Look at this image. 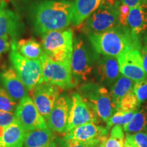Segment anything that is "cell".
<instances>
[{"instance_id":"21","label":"cell","mask_w":147,"mask_h":147,"mask_svg":"<svg viewBox=\"0 0 147 147\" xmlns=\"http://www.w3.org/2000/svg\"><path fill=\"white\" fill-rule=\"evenodd\" d=\"M104 0H75L74 3L72 23L78 26L95 12Z\"/></svg>"},{"instance_id":"29","label":"cell","mask_w":147,"mask_h":147,"mask_svg":"<svg viewBox=\"0 0 147 147\" xmlns=\"http://www.w3.org/2000/svg\"><path fill=\"white\" fill-rule=\"evenodd\" d=\"M125 140L134 147H147V133L143 131L127 133Z\"/></svg>"},{"instance_id":"37","label":"cell","mask_w":147,"mask_h":147,"mask_svg":"<svg viewBox=\"0 0 147 147\" xmlns=\"http://www.w3.org/2000/svg\"><path fill=\"white\" fill-rule=\"evenodd\" d=\"M5 6H6V2H5V1H1V2L0 3V13H1L2 9Z\"/></svg>"},{"instance_id":"5","label":"cell","mask_w":147,"mask_h":147,"mask_svg":"<svg viewBox=\"0 0 147 147\" xmlns=\"http://www.w3.org/2000/svg\"><path fill=\"white\" fill-rule=\"evenodd\" d=\"M73 36L71 29L51 31L42 34L44 53L56 61L70 63L73 51Z\"/></svg>"},{"instance_id":"10","label":"cell","mask_w":147,"mask_h":147,"mask_svg":"<svg viewBox=\"0 0 147 147\" xmlns=\"http://www.w3.org/2000/svg\"><path fill=\"white\" fill-rule=\"evenodd\" d=\"M99 123V118L94 109L79 93H73L71 96V107L67 123V132L76 127L88 123Z\"/></svg>"},{"instance_id":"34","label":"cell","mask_w":147,"mask_h":147,"mask_svg":"<svg viewBox=\"0 0 147 147\" xmlns=\"http://www.w3.org/2000/svg\"><path fill=\"white\" fill-rule=\"evenodd\" d=\"M12 39L8 36L1 37L0 38V55H1L3 53H6L7 51L10 50L11 49V45H12Z\"/></svg>"},{"instance_id":"2","label":"cell","mask_w":147,"mask_h":147,"mask_svg":"<svg viewBox=\"0 0 147 147\" xmlns=\"http://www.w3.org/2000/svg\"><path fill=\"white\" fill-rule=\"evenodd\" d=\"M88 38L97 54L117 58L129 50H140L142 47L128 27L121 25L101 34L89 35Z\"/></svg>"},{"instance_id":"6","label":"cell","mask_w":147,"mask_h":147,"mask_svg":"<svg viewBox=\"0 0 147 147\" xmlns=\"http://www.w3.org/2000/svg\"><path fill=\"white\" fill-rule=\"evenodd\" d=\"M79 93L94 109L100 120L106 122L117 112L108 88L96 82H89L82 84Z\"/></svg>"},{"instance_id":"13","label":"cell","mask_w":147,"mask_h":147,"mask_svg":"<svg viewBox=\"0 0 147 147\" xmlns=\"http://www.w3.org/2000/svg\"><path fill=\"white\" fill-rule=\"evenodd\" d=\"M108 130L94 123H88L66 132L63 138L76 142L100 144L108 138Z\"/></svg>"},{"instance_id":"26","label":"cell","mask_w":147,"mask_h":147,"mask_svg":"<svg viewBox=\"0 0 147 147\" xmlns=\"http://www.w3.org/2000/svg\"><path fill=\"white\" fill-rule=\"evenodd\" d=\"M136 111H117L106 122V128L109 129L115 125L125 126L133 119Z\"/></svg>"},{"instance_id":"35","label":"cell","mask_w":147,"mask_h":147,"mask_svg":"<svg viewBox=\"0 0 147 147\" xmlns=\"http://www.w3.org/2000/svg\"><path fill=\"white\" fill-rule=\"evenodd\" d=\"M141 57H142V67L147 76V41L144 42L142 45L140 49Z\"/></svg>"},{"instance_id":"28","label":"cell","mask_w":147,"mask_h":147,"mask_svg":"<svg viewBox=\"0 0 147 147\" xmlns=\"http://www.w3.org/2000/svg\"><path fill=\"white\" fill-rule=\"evenodd\" d=\"M140 107L136 97L131 90L121 100L117 111H137Z\"/></svg>"},{"instance_id":"33","label":"cell","mask_w":147,"mask_h":147,"mask_svg":"<svg viewBox=\"0 0 147 147\" xmlns=\"http://www.w3.org/2000/svg\"><path fill=\"white\" fill-rule=\"evenodd\" d=\"M130 8L128 5L121 3L119 5V24L123 26H127V18Z\"/></svg>"},{"instance_id":"14","label":"cell","mask_w":147,"mask_h":147,"mask_svg":"<svg viewBox=\"0 0 147 147\" xmlns=\"http://www.w3.org/2000/svg\"><path fill=\"white\" fill-rule=\"evenodd\" d=\"M70 107L71 97L65 93L61 95L47 120L48 127L51 131L58 134L67 132Z\"/></svg>"},{"instance_id":"12","label":"cell","mask_w":147,"mask_h":147,"mask_svg":"<svg viewBox=\"0 0 147 147\" xmlns=\"http://www.w3.org/2000/svg\"><path fill=\"white\" fill-rule=\"evenodd\" d=\"M93 70L97 83L108 89L111 88L121 75L117 58L107 55H99Z\"/></svg>"},{"instance_id":"20","label":"cell","mask_w":147,"mask_h":147,"mask_svg":"<svg viewBox=\"0 0 147 147\" xmlns=\"http://www.w3.org/2000/svg\"><path fill=\"white\" fill-rule=\"evenodd\" d=\"M22 23L16 12L4 7L0 13V38L8 36L14 39L21 32Z\"/></svg>"},{"instance_id":"40","label":"cell","mask_w":147,"mask_h":147,"mask_svg":"<svg viewBox=\"0 0 147 147\" xmlns=\"http://www.w3.org/2000/svg\"><path fill=\"white\" fill-rule=\"evenodd\" d=\"M1 1H5V2H8V1H10V0H1Z\"/></svg>"},{"instance_id":"23","label":"cell","mask_w":147,"mask_h":147,"mask_svg":"<svg viewBox=\"0 0 147 147\" xmlns=\"http://www.w3.org/2000/svg\"><path fill=\"white\" fill-rule=\"evenodd\" d=\"M135 82L127 78L123 75H120L118 79L110 89L112 100L115 104L116 109H118L119 104L125 95L134 89Z\"/></svg>"},{"instance_id":"38","label":"cell","mask_w":147,"mask_h":147,"mask_svg":"<svg viewBox=\"0 0 147 147\" xmlns=\"http://www.w3.org/2000/svg\"><path fill=\"white\" fill-rule=\"evenodd\" d=\"M123 147H134V146H132V145H131V144H129V143L127 142V141L125 140V144H124Z\"/></svg>"},{"instance_id":"36","label":"cell","mask_w":147,"mask_h":147,"mask_svg":"<svg viewBox=\"0 0 147 147\" xmlns=\"http://www.w3.org/2000/svg\"><path fill=\"white\" fill-rule=\"evenodd\" d=\"M119 1H121V3L128 5L129 8H131L138 4L141 0H119Z\"/></svg>"},{"instance_id":"30","label":"cell","mask_w":147,"mask_h":147,"mask_svg":"<svg viewBox=\"0 0 147 147\" xmlns=\"http://www.w3.org/2000/svg\"><path fill=\"white\" fill-rule=\"evenodd\" d=\"M133 91L140 106L147 100V77L140 81L135 82Z\"/></svg>"},{"instance_id":"3","label":"cell","mask_w":147,"mask_h":147,"mask_svg":"<svg viewBox=\"0 0 147 147\" xmlns=\"http://www.w3.org/2000/svg\"><path fill=\"white\" fill-rule=\"evenodd\" d=\"M119 0H104L100 6L80 25L87 36L101 34L115 28L119 24Z\"/></svg>"},{"instance_id":"39","label":"cell","mask_w":147,"mask_h":147,"mask_svg":"<svg viewBox=\"0 0 147 147\" xmlns=\"http://www.w3.org/2000/svg\"><path fill=\"white\" fill-rule=\"evenodd\" d=\"M97 147H104V141H103V142H101L100 144H99L98 146H97Z\"/></svg>"},{"instance_id":"27","label":"cell","mask_w":147,"mask_h":147,"mask_svg":"<svg viewBox=\"0 0 147 147\" xmlns=\"http://www.w3.org/2000/svg\"><path fill=\"white\" fill-rule=\"evenodd\" d=\"M16 106V101L5 91L4 88L0 86V110L14 113Z\"/></svg>"},{"instance_id":"24","label":"cell","mask_w":147,"mask_h":147,"mask_svg":"<svg viewBox=\"0 0 147 147\" xmlns=\"http://www.w3.org/2000/svg\"><path fill=\"white\" fill-rule=\"evenodd\" d=\"M123 131L130 134L140 131L147 133V102L143 103L131 121L123 126Z\"/></svg>"},{"instance_id":"25","label":"cell","mask_w":147,"mask_h":147,"mask_svg":"<svg viewBox=\"0 0 147 147\" xmlns=\"http://www.w3.org/2000/svg\"><path fill=\"white\" fill-rule=\"evenodd\" d=\"M125 136L121 126L113 127L109 137L104 141V147H123Z\"/></svg>"},{"instance_id":"41","label":"cell","mask_w":147,"mask_h":147,"mask_svg":"<svg viewBox=\"0 0 147 147\" xmlns=\"http://www.w3.org/2000/svg\"><path fill=\"white\" fill-rule=\"evenodd\" d=\"M1 0H0V3H1Z\"/></svg>"},{"instance_id":"4","label":"cell","mask_w":147,"mask_h":147,"mask_svg":"<svg viewBox=\"0 0 147 147\" xmlns=\"http://www.w3.org/2000/svg\"><path fill=\"white\" fill-rule=\"evenodd\" d=\"M99 54L83 39L77 38L73 44L71 70L75 85L89 80L93 72Z\"/></svg>"},{"instance_id":"8","label":"cell","mask_w":147,"mask_h":147,"mask_svg":"<svg viewBox=\"0 0 147 147\" xmlns=\"http://www.w3.org/2000/svg\"><path fill=\"white\" fill-rule=\"evenodd\" d=\"M40 60L44 82L55 84L62 89H71L76 86L73 80L70 63L53 60L45 53Z\"/></svg>"},{"instance_id":"15","label":"cell","mask_w":147,"mask_h":147,"mask_svg":"<svg viewBox=\"0 0 147 147\" xmlns=\"http://www.w3.org/2000/svg\"><path fill=\"white\" fill-rule=\"evenodd\" d=\"M120 72L134 82L140 81L146 78L142 67L140 50L131 49L117 57Z\"/></svg>"},{"instance_id":"22","label":"cell","mask_w":147,"mask_h":147,"mask_svg":"<svg viewBox=\"0 0 147 147\" xmlns=\"http://www.w3.org/2000/svg\"><path fill=\"white\" fill-rule=\"evenodd\" d=\"M11 49H15L23 57L30 59H40L44 54L42 46L39 42L33 38L21 39L17 42L15 39H13Z\"/></svg>"},{"instance_id":"1","label":"cell","mask_w":147,"mask_h":147,"mask_svg":"<svg viewBox=\"0 0 147 147\" xmlns=\"http://www.w3.org/2000/svg\"><path fill=\"white\" fill-rule=\"evenodd\" d=\"M74 3L68 0H44L34 3L29 18L36 34L67 28L72 21Z\"/></svg>"},{"instance_id":"31","label":"cell","mask_w":147,"mask_h":147,"mask_svg":"<svg viewBox=\"0 0 147 147\" xmlns=\"http://www.w3.org/2000/svg\"><path fill=\"white\" fill-rule=\"evenodd\" d=\"M57 147H97L100 144L97 143H84L76 141L67 140L63 138L57 140Z\"/></svg>"},{"instance_id":"18","label":"cell","mask_w":147,"mask_h":147,"mask_svg":"<svg viewBox=\"0 0 147 147\" xmlns=\"http://www.w3.org/2000/svg\"><path fill=\"white\" fill-rule=\"evenodd\" d=\"M26 132L17 120L0 127V147H23Z\"/></svg>"},{"instance_id":"19","label":"cell","mask_w":147,"mask_h":147,"mask_svg":"<svg viewBox=\"0 0 147 147\" xmlns=\"http://www.w3.org/2000/svg\"><path fill=\"white\" fill-rule=\"evenodd\" d=\"M23 147H57L56 138L49 127L26 132Z\"/></svg>"},{"instance_id":"32","label":"cell","mask_w":147,"mask_h":147,"mask_svg":"<svg viewBox=\"0 0 147 147\" xmlns=\"http://www.w3.org/2000/svg\"><path fill=\"white\" fill-rule=\"evenodd\" d=\"M16 121L14 113L0 110V127H6Z\"/></svg>"},{"instance_id":"7","label":"cell","mask_w":147,"mask_h":147,"mask_svg":"<svg viewBox=\"0 0 147 147\" xmlns=\"http://www.w3.org/2000/svg\"><path fill=\"white\" fill-rule=\"evenodd\" d=\"M9 59L29 91H32L36 86L44 82L40 59H27L12 49L9 55Z\"/></svg>"},{"instance_id":"16","label":"cell","mask_w":147,"mask_h":147,"mask_svg":"<svg viewBox=\"0 0 147 147\" xmlns=\"http://www.w3.org/2000/svg\"><path fill=\"white\" fill-rule=\"evenodd\" d=\"M127 27L141 45L147 41V0H141L138 4L130 8Z\"/></svg>"},{"instance_id":"9","label":"cell","mask_w":147,"mask_h":147,"mask_svg":"<svg viewBox=\"0 0 147 147\" xmlns=\"http://www.w3.org/2000/svg\"><path fill=\"white\" fill-rule=\"evenodd\" d=\"M14 115L16 120L26 131L48 127L47 121L40 113L29 95L19 101Z\"/></svg>"},{"instance_id":"17","label":"cell","mask_w":147,"mask_h":147,"mask_svg":"<svg viewBox=\"0 0 147 147\" xmlns=\"http://www.w3.org/2000/svg\"><path fill=\"white\" fill-rule=\"evenodd\" d=\"M0 83L16 101H20L28 95L29 90L13 67H9L0 73Z\"/></svg>"},{"instance_id":"11","label":"cell","mask_w":147,"mask_h":147,"mask_svg":"<svg viewBox=\"0 0 147 147\" xmlns=\"http://www.w3.org/2000/svg\"><path fill=\"white\" fill-rule=\"evenodd\" d=\"M61 88L49 82H42L32 91V99L42 117L47 121L55 102L60 96Z\"/></svg>"}]
</instances>
